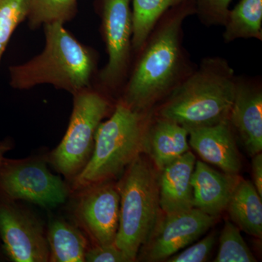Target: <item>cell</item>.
<instances>
[{"mask_svg": "<svg viewBox=\"0 0 262 262\" xmlns=\"http://www.w3.org/2000/svg\"><path fill=\"white\" fill-rule=\"evenodd\" d=\"M194 13L192 0H185L160 18L141 50L124 91L121 101L128 107L141 114L168 96L189 75L185 72L182 24Z\"/></svg>", "mask_w": 262, "mask_h": 262, "instance_id": "cell-1", "label": "cell"}, {"mask_svg": "<svg viewBox=\"0 0 262 262\" xmlns=\"http://www.w3.org/2000/svg\"><path fill=\"white\" fill-rule=\"evenodd\" d=\"M236 81L234 70L225 59L205 58L167 96L158 115L187 130L227 121Z\"/></svg>", "mask_w": 262, "mask_h": 262, "instance_id": "cell-2", "label": "cell"}, {"mask_svg": "<svg viewBox=\"0 0 262 262\" xmlns=\"http://www.w3.org/2000/svg\"><path fill=\"white\" fill-rule=\"evenodd\" d=\"M61 22L45 24L46 46L42 53L10 67V84L28 90L48 84L72 95L91 88L96 62L91 50L81 44Z\"/></svg>", "mask_w": 262, "mask_h": 262, "instance_id": "cell-3", "label": "cell"}, {"mask_svg": "<svg viewBox=\"0 0 262 262\" xmlns=\"http://www.w3.org/2000/svg\"><path fill=\"white\" fill-rule=\"evenodd\" d=\"M145 130L141 114L120 101L98 125L92 155L74 179V189L82 190L121 174L144 150Z\"/></svg>", "mask_w": 262, "mask_h": 262, "instance_id": "cell-4", "label": "cell"}, {"mask_svg": "<svg viewBox=\"0 0 262 262\" xmlns=\"http://www.w3.org/2000/svg\"><path fill=\"white\" fill-rule=\"evenodd\" d=\"M117 189L120 220L115 245L134 261L159 220L158 174L140 154L125 169Z\"/></svg>", "mask_w": 262, "mask_h": 262, "instance_id": "cell-5", "label": "cell"}, {"mask_svg": "<svg viewBox=\"0 0 262 262\" xmlns=\"http://www.w3.org/2000/svg\"><path fill=\"white\" fill-rule=\"evenodd\" d=\"M73 96L68 128L61 143L50 153L48 161L58 173L74 180L92 155L96 130L110 105L104 96L91 88Z\"/></svg>", "mask_w": 262, "mask_h": 262, "instance_id": "cell-6", "label": "cell"}, {"mask_svg": "<svg viewBox=\"0 0 262 262\" xmlns=\"http://www.w3.org/2000/svg\"><path fill=\"white\" fill-rule=\"evenodd\" d=\"M0 193L9 201H24L45 208L64 203L68 188L39 158L3 160L0 165Z\"/></svg>", "mask_w": 262, "mask_h": 262, "instance_id": "cell-7", "label": "cell"}, {"mask_svg": "<svg viewBox=\"0 0 262 262\" xmlns=\"http://www.w3.org/2000/svg\"><path fill=\"white\" fill-rule=\"evenodd\" d=\"M131 0H98L108 61L99 74L105 87L114 89L126 75L132 50Z\"/></svg>", "mask_w": 262, "mask_h": 262, "instance_id": "cell-8", "label": "cell"}, {"mask_svg": "<svg viewBox=\"0 0 262 262\" xmlns=\"http://www.w3.org/2000/svg\"><path fill=\"white\" fill-rule=\"evenodd\" d=\"M0 237L11 261H49V246L42 226L9 200L0 201Z\"/></svg>", "mask_w": 262, "mask_h": 262, "instance_id": "cell-9", "label": "cell"}, {"mask_svg": "<svg viewBox=\"0 0 262 262\" xmlns=\"http://www.w3.org/2000/svg\"><path fill=\"white\" fill-rule=\"evenodd\" d=\"M80 191L75 208L77 223L94 246L115 244L120 220L117 185L107 181Z\"/></svg>", "mask_w": 262, "mask_h": 262, "instance_id": "cell-10", "label": "cell"}, {"mask_svg": "<svg viewBox=\"0 0 262 262\" xmlns=\"http://www.w3.org/2000/svg\"><path fill=\"white\" fill-rule=\"evenodd\" d=\"M215 220V217L196 208L165 213L144 246L146 259L149 261L168 259L206 233Z\"/></svg>", "mask_w": 262, "mask_h": 262, "instance_id": "cell-11", "label": "cell"}, {"mask_svg": "<svg viewBox=\"0 0 262 262\" xmlns=\"http://www.w3.org/2000/svg\"><path fill=\"white\" fill-rule=\"evenodd\" d=\"M229 122L249 155L262 149V91L259 84L237 78Z\"/></svg>", "mask_w": 262, "mask_h": 262, "instance_id": "cell-12", "label": "cell"}, {"mask_svg": "<svg viewBox=\"0 0 262 262\" xmlns=\"http://www.w3.org/2000/svg\"><path fill=\"white\" fill-rule=\"evenodd\" d=\"M188 132L189 145L205 163L215 165L225 173L237 175L242 163L229 120Z\"/></svg>", "mask_w": 262, "mask_h": 262, "instance_id": "cell-13", "label": "cell"}, {"mask_svg": "<svg viewBox=\"0 0 262 262\" xmlns=\"http://www.w3.org/2000/svg\"><path fill=\"white\" fill-rule=\"evenodd\" d=\"M195 163V156L188 151L160 170V206L164 213L194 208L192 176Z\"/></svg>", "mask_w": 262, "mask_h": 262, "instance_id": "cell-14", "label": "cell"}, {"mask_svg": "<svg viewBox=\"0 0 262 262\" xmlns=\"http://www.w3.org/2000/svg\"><path fill=\"white\" fill-rule=\"evenodd\" d=\"M237 175L222 173L203 161H196L192 176L194 208L218 218L227 210L239 180Z\"/></svg>", "mask_w": 262, "mask_h": 262, "instance_id": "cell-15", "label": "cell"}, {"mask_svg": "<svg viewBox=\"0 0 262 262\" xmlns=\"http://www.w3.org/2000/svg\"><path fill=\"white\" fill-rule=\"evenodd\" d=\"M188 136L185 127L159 117L145 130L144 149L149 150L151 159L160 170L189 151Z\"/></svg>", "mask_w": 262, "mask_h": 262, "instance_id": "cell-16", "label": "cell"}, {"mask_svg": "<svg viewBox=\"0 0 262 262\" xmlns=\"http://www.w3.org/2000/svg\"><path fill=\"white\" fill-rule=\"evenodd\" d=\"M231 220L241 230L261 238L262 203L253 183L239 179L227 207Z\"/></svg>", "mask_w": 262, "mask_h": 262, "instance_id": "cell-17", "label": "cell"}, {"mask_svg": "<svg viewBox=\"0 0 262 262\" xmlns=\"http://www.w3.org/2000/svg\"><path fill=\"white\" fill-rule=\"evenodd\" d=\"M46 235L50 250L49 261H85L89 244L75 226L63 220H53Z\"/></svg>", "mask_w": 262, "mask_h": 262, "instance_id": "cell-18", "label": "cell"}, {"mask_svg": "<svg viewBox=\"0 0 262 262\" xmlns=\"http://www.w3.org/2000/svg\"><path fill=\"white\" fill-rule=\"evenodd\" d=\"M223 34L225 42L238 39H262V0H241L229 10Z\"/></svg>", "mask_w": 262, "mask_h": 262, "instance_id": "cell-19", "label": "cell"}, {"mask_svg": "<svg viewBox=\"0 0 262 262\" xmlns=\"http://www.w3.org/2000/svg\"><path fill=\"white\" fill-rule=\"evenodd\" d=\"M184 1L185 0H132V49L140 52L163 15Z\"/></svg>", "mask_w": 262, "mask_h": 262, "instance_id": "cell-20", "label": "cell"}, {"mask_svg": "<svg viewBox=\"0 0 262 262\" xmlns=\"http://www.w3.org/2000/svg\"><path fill=\"white\" fill-rule=\"evenodd\" d=\"M77 11V0H30L28 15L31 28H39L53 22L72 20Z\"/></svg>", "mask_w": 262, "mask_h": 262, "instance_id": "cell-21", "label": "cell"}, {"mask_svg": "<svg viewBox=\"0 0 262 262\" xmlns=\"http://www.w3.org/2000/svg\"><path fill=\"white\" fill-rule=\"evenodd\" d=\"M215 262H255L246 241L241 234V229L232 222H226L221 233L220 249Z\"/></svg>", "mask_w": 262, "mask_h": 262, "instance_id": "cell-22", "label": "cell"}, {"mask_svg": "<svg viewBox=\"0 0 262 262\" xmlns=\"http://www.w3.org/2000/svg\"><path fill=\"white\" fill-rule=\"evenodd\" d=\"M30 0H0V63L17 27L28 18Z\"/></svg>", "mask_w": 262, "mask_h": 262, "instance_id": "cell-23", "label": "cell"}, {"mask_svg": "<svg viewBox=\"0 0 262 262\" xmlns=\"http://www.w3.org/2000/svg\"><path fill=\"white\" fill-rule=\"evenodd\" d=\"M195 13L206 25L224 26L232 0H192Z\"/></svg>", "mask_w": 262, "mask_h": 262, "instance_id": "cell-24", "label": "cell"}, {"mask_svg": "<svg viewBox=\"0 0 262 262\" xmlns=\"http://www.w3.org/2000/svg\"><path fill=\"white\" fill-rule=\"evenodd\" d=\"M215 244V234H210L196 244L189 246L167 260L168 262L206 261Z\"/></svg>", "mask_w": 262, "mask_h": 262, "instance_id": "cell-25", "label": "cell"}, {"mask_svg": "<svg viewBox=\"0 0 262 262\" xmlns=\"http://www.w3.org/2000/svg\"><path fill=\"white\" fill-rule=\"evenodd\" d=\"M88 262H130L115 244L94 246L89 248L85 255Z\"/></svg>", "mask_w": 262, "mask_h": 262, "instance_id": "cell-26", "label": "cell"}, {"mask_svg": "<svg viewBox=\"0 0 262 262\" xmlns=\"http://www.w3.org/2000/svg\"><path fill=\"white\" fill-rule=\"evenodd\" d=\"M253 185L262 198V155L261 152L253 155L252 159Z\"/></svg>", "mask_w": 262, "mask_h": 262, "instance_id": "cell-27", "label": "cell"}, {"mask_svg": "<svg viewBox=\"0 0 262 262\" xmlns=\"http://www.w3.org/2000/svg\"><path fill=\"white\" fill-rule=\"evenodd\" d=\"M11 149L9 143L0 142V165L3 163V160L5 159L4 155L8 150Z\"/></svg>", "mask_w": 262, "mask_h": 262, "instance_id": "cell-28", "label": "cell"}]
</instances>
